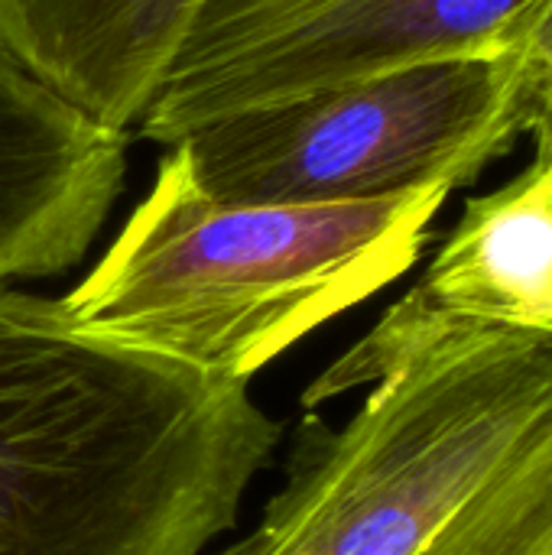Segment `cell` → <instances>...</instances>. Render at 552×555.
Listing matches in <instances>:
<instances>
[{"instance_id":"obj_1","label":"cell","mask_w":552,"mask_h":555,"mask_svg":"<svg viewBox=\"0 0 552 555\" xmlns=\"http://www.w3.org/2000/svg\"><path fill=\"white\" fill-rule=\"evenodd\" d=\"M277 446L247 384L0 286V555H205Z\"/></svg>"},{"instance_id":"obj_2","label":"cell","mask_w":552,"mask_h":555,"mask_svg":"<svg viewBox=\"0 0 552 555\" xmlns=\"http://www.w3.org/2000/svg\"><path fill=\"white\" fill-rule=\"evenodd\" d=\"M358 387L342 429L303 426L283 491L218 555H416L552 416V335L394 302L303 406Z\"/></svg>"},{"instance_id":"obj_3","label":"cell","mask_w":552,"mask_h":555,"mask_svg":"<svg viewBox=\"0 0 552 555\" xmlns=\"http://www.w3.org/2000/svg\"><path fill=\"white\" fill-rule=\"evenodd\" d=\"M452 192L221 202L169 146L153 189L62 309L88 335L247 384L309 332L400 280Z\"/></svg>"},{"instance_id":"obj_4","label":"cell","mask_w":552,"mask_h":555,"mask_svg":"<svg viewBox=\"0 0 552 555\" xmlns=\"http://www.w3.org/2000/svg\"><path fill=\"white\" fill-rule=\"evenodd\" d=\"M530 133V85L504 46L254 104L172 146L211 198L319 205L468 185Z\"/></svg>"},{"instance_id":"obj_5","label":"cell","mask_w":552,"mask_h":555,"mask_svg":"<svg viewBox=\"0 0 552 555\" xmlns=\"http://www.w3.org/2000/svg\"><path fill=\"white\" fill-rule=\"evenodd\" d=\"M543 0H198L137 120L150 143L280 98L511 46Z\"/></svg>"},{"instance_id":"obj_6","label":"cell","mask_w":552,"mask_h":555,"mask_svg":"<svg viewBox=\"0 0 552 555\" xmlns=\"http://www.w3.org/2000/svg\"><path fill=\"white\" fill-rule=\"evenodd\" d=\"M127 140L0 42V286L59 276L88 254L120 195Z\"/></svg>"},{"instance_id":"obj_7","label":"cell","mask_w":552,"mask_h":555,"mask_svg":"<svg viewBox=\"0 0 552 555\" xmlns=\"http://www.w3.org/2000/svg\"><path fill=\"white\" fill-rule=\"evenodd\" d=\"M198 0H0V42L91 120L130 137Z\"/></svg>"},{"instance_id":"obj_8","label":"cell","mask_w":552,"mask_h":555,"mask_svg":"<svg viewBox=\"0 0 552 555\" xmlns=\"http://www.w3.org/2000/svg\"><path fill=\"white\" fill-rule=\"evenodd\" d=\"M400 306L552 335V153L465 202L459 224Z\"/></svg>"},{"instance_id":"obj_9","label":"cell","mask_w":552,"mask_h":555,"mask_svg":"<svg viewBox=\"0 0 552 555\" xmlns=\"http://www.w3.org/2000/svg\"><path fill=\"white\" fill-rule=\"evenodd\" d=\"M416 555H552V416Z\"/></svg>"},{"instance_id":"obj_10","label":"cell","mask_w":552,"mask_h":555,"mask_svg":"<svg viewBox=\"0 0 552 555\" xmlns=\"http://www.w3.org/2000/svg\"><path fill=\"white\" fill-rule=\"evenodd\" d=\"M517 62L524 65L530 101H534V143L537 156L552 153V0H543L521 36L511 42Z\"/></svg>"}]
</instances>
